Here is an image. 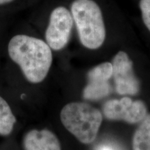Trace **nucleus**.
<instances>
[{"mask_svg":"<svg viewBox=\"0 0 150 150\" xmlns=\"http://www.w3.org/2000/svg\"><path fill=\"white\" fill-rule=\"evenodd\" d=\"M8 54L19 65L24 76L31 83L45 79L52 63V53L47 43L26 35H17L10 40Z\"/></svg>","mask_w":150,"mask_h":150,"instance_id":"1","label":"nucleus"},{"mask_svg":"<svg viewBox=\"0 0 150 150\" xmlns=\"http://www.w3.org/2000/svg\"><path fill=\"white\" fill-rule=\"evenodd\" d=\"M70 12L81 44L89 50L100 47L106 33L100 6L95 0H74Z\"/></svg>","mask_w":150,"mask_h":150,"instance_id":"2","label":"nucleus"},{"mask_svg":"<svg viewBox=\"0 0 150 150\" xmlns=\"http://www.w3.org/2000/svg\"><path fill=\"white\" fill-rule=\"evenodd\" d=\"M61 120L67 130L80 142L90 144L98 134L102 115L98 109L87 103L72 102L62 109Z\"/></svg>","mask_w":150,"mask_h":150,"instance_id":"3","label":"nucleus"},{"mask_svg":"<svg viewBox=\"0 0 150 150\" xmlns=\"http://www.w3.org/2000/svg\"><path fill=\"white\" fill-rule=\"evenodd\" d=\"M73 25L74 20L70 10L64 6L54 8L45 32L47 43L50 48L56 51L64 48L70 38Z\"/></svg>","mask_w":150,"mask_h":150,"instance_id":"4","label":"nucleus"},{"mask_svg":"<svg viewBox=\"0 0 150 150\" xmlns=\"http://www.w3.org/2000/svg\"><path fill=\"white\" fill-rule=\"evenodd\" d=\"M103 112L108 120H124L130 124L142 122L147 116V108L143 102L133 101L127 97L106 102L103 106Z\"/></svg>","mask_w":150,"mask_h":150,"instance_id":"5","label":"nucleus"},{"mask_svg":"<svg viewBox=\"0 0 150 150\" xmlns=\"http://www.w3.org/2000/svg\"><path fill=\"white\" fill-rule=\"evenodd\" d=\"M112 75L116 91L120 95H136L139 91V81L134 75L133 62L128 54L120 51L112 61Z\"/></svg>","mask_w":150,"mask_h":150,"instance_id":"6","label":"nucleus"},{"mask_svg":"<svg viewBox=\"0 0 150 150\" xmlns=\"http://www.w3.org/2000/svg\"><path fill=\"white\" fill-rule=\"evenodd\" d=\"M112 75L111 63H101L88 74V83L83 90V98L88 100H97L106 97L110 92L108 80Z\"/></svg>","mask_w":150,"mask_h":150,"instance_id":"7","label":"nucleus"},{"mask_svg":"<svg viewBox=\"0 0 150 150\" xmlns=\"http://www.w3.org/2000/svg\"><path fill=\"white\" fill-rule=\"evenodd\" d=\"M24 147L25 150H61L57 137L47 129L29 131L24 137Z\"/></svg>","mask_w":150,"mask_h":150,"instance_id":"8","label":"nucleus"},{"mask_svg":"<svg viewBox=\"0 0 150 150\" xmlns=\"http://www.w3.org/2000/svg\"><path fill=\"white\" fill-rule=\"evenodd\" d=\"M133 150H150V115H147L135 132Z\"/></svg>","mask_w":150,"mask_h":150,"instance_id":"9","label":"nucleus"},{"mask_svg":"<svg viewBox=\"0 0 150 150\" xmlns=\"http://www.w3.org/2000/svg\"><path fill=\"white\" fill-rule=\"evenodd\" d=\"M16 119L6 101L0 96V134L7 136L13 129Z\"/></svg>","mask_w":150,"mask_h":150,"instance_id":"10","label":"nucleus"},{"mask_svg":"<svg viewBox=\"0 0 150 150\" xmlns=\"http://www.w3.org/2000/svg\"><path fill=\"white\" fill-rule=\"evenodd\" d=\"M138 6L142 22L150 32V0H139Z\"/></svg>","mask_w":150,"mask_h":150,"instance_id":"11","label":"nucleus"},{"mask_svg":"<svg viewBox=\"0 0 150 150\" xmlns=\"http://www.w3.org/2000/svg\"><path fill=\"white\" fill-rule=\"evenodd\" d=\"M14 1V0H0V5L10 3V2H11V1Z\"/></svg>","mask_w":150,"mask_h":150,"instance_id":"12","label":"nucleus"},{"mask_svg":"<svg viewBox=\"0 0 150 150\" xmlns=\"http://www.w3.org/2000/svg\"><path fill=\"white\" fill-rule=\"evenodd\" d=\"M100 150H112L111 148L108 147H103L101 148Z\"/></svg>","mask_w":150,"mask_h":150,"instance_id":"13","label":"nucleus"}]
</instances>
